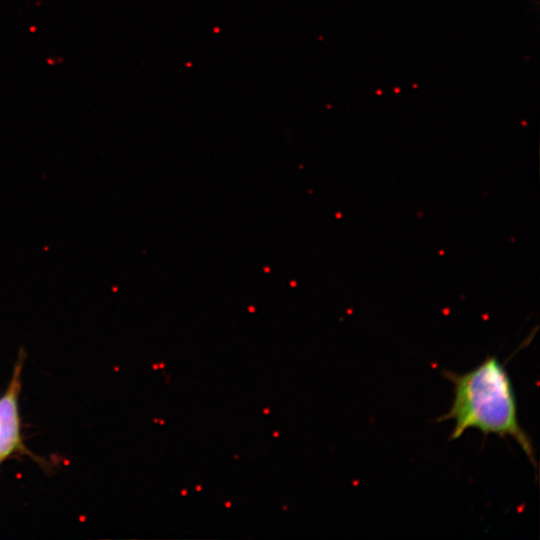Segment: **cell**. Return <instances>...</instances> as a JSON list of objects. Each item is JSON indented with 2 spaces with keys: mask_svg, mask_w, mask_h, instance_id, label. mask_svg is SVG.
Listing matches in <instances>:
<instances>
[{
  "mask_svg": "<svg viewBox=\"0 0 540 540\" xmlns=\"http://www.w3.org/2000/svg\"><path fill=\"white\" fill-rule=\"evenodd\" d=\"M443 375L454 385V398L449 411L438 421H455L451 440L460 438L471 428L485 435L510 436L537 467L532 441L518 421L510 378L496 357L488 356L465 374L443 371Z\"/></svg>",
  "mask_w": 540,
  "mask_h": 540,
  "instance_id": "6da1fadb",
  "label": "cell"
},
{
  "mask_svg": "<svg viewBox=\"0 0 540 540\" xmlns=\"http://www.w3.org/2000/svg\"><path fill=\"white\" fill-rule=\"evenodd\" d=\"M24 355L14 365L12 377L0 395V462L25 451L21 433L19 395L21 392Z\"/></svg>",
  "mask_w": 540,
  "mask_h": 540,
  "instance_id": "7a4b0ae2",
  "label": "cell"
},
{
  "mask_svg": "<svg viewBox=\"0 0 540 540\" xmlns=\"http://www.w3.org/2000/svg\"><path fill=\"white\" fill-rule=\"evenodd\" d=\"M0 464H1V462H0Z\"/></svg>",
  "mask_w": 540,
  "mask_h": 540,
  "instance_id": "3957f363",
  "label": "cell"
}]
</instances>
